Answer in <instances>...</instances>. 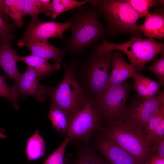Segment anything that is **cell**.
<instances>
[{
  "mask_svg": "<svg viewBox=\"0 0 164 164\" xmlns=\"http://www.w3.org/2000/svg\"><path fill=\"white\" fill-rule=\"evenodd\" d=\"M77 8L68 21L71 35L62 50L63 56L68 54L72 59L99 40H105L107 35L95 6L88 2Z\"/></svg>",
  "mask_w": 164,
  "mask_h": 164,
  "instance_id": "1",
  "label": "cell"
},
{
  "mask_svg": "<svg viewBox=\"0 0 164 164\" xmlns=\"http://www.w3.org/2000/svg\"><path fill=\"white\" fill-rule=\"evenodd\" d=\"M114 55L112 51H99L95 46L89 50L80 60H75L77 77L90 96H93L104 91Z\"/></svg>",
  "mask_w": 164,
  "mask_h": 164,
  "instance_id": "2",
  "label": "cell"
},
{
  "mask_svg": "<svg viewBox=\"0 0 164 164\" xmlns=\"http://www.w3.org/2000/svg\"><path fill=\"white\" fill-rule=\"evenodd\" d=\"M95 6L106 22L107 35L115 37L123 34L141 37L137 21L140 15L125 0H87Z\"/></svg>",
  "mask_w": 164,
  "mask_h": 164,
  "instance_id": "3",
  "label": "cell"
},
{
  "mask_svg": "<svg viewBox=\"0 0 164 164\" xmlns=\"http://www.w3.org/2000/svg\"><path fill=\"white\" fill-rule=\"evenodd\" d=\"M64 77L56 86L48 87L50 105L58 107L72 115L82 108L91 96L85 91L75 73V60L63 64Z\"/></svg>",
  "mask_w": 164,
  "mask_h": 164,
  "instance_id": "4",
  "label": "cell"
},
{
  "mask_svg": "<svg viewBox=\"0 0 164 164\" xmlns=\"http://www.w3.org/2000/svg\"><path fill=\"white\" fill-rule=\"evenodd\" d=\"M103 137L143 162L152 154L143 130L131 121L119 120L113 122L106 129Z\"/></svg>",
  "mask_w": 164,
  "mask_h": 164,
  "instance_id": "5",
  "label": "cell"
},
{
  "mask_svg": "<svg viewBox=\"0 0 164 164\" xmlns=\"http://www.w3.org/2000/svg\"><path fill=\"white\" fill-rule=\"evenodd\" d=\"M100 52H110L119 50L125 53L134 68L142 70L148 62L153 60L159 54L164 53V43L156 41L151 37L143 39L131 36L128 41L121 43H111L106 40L96 46Z\"/></svg>",
  "mask_w": 164,
  "mask_h": 164,
  "instance_id": "6",
  "label": "cell"
},
{
  "mask_svg": "<svg viewBox=\"0 0 164 164\" xmlns=\"http://www.w3.org/2000/svg\"><path fill=\"white\" fill-rule=\"evenodd\" d=\"M133 88V85L125 82L111 86L92 96L101 119L112 122L120 120L126 107L129 92Z\"/></svg>",
  "mask_w": 164,
  "mask_h": 164,
  "instance_id": "7",
  "label": "cell"
},
{
  "mask_svg": "<svg viewBox=\"0 0 164 164\" xmlns=\"http://www.w3.org/2000/svg\"><path fill=\"white\" fill-rule=\"evenodd\" d=\"M101 119L91 96L82 108L71 115L67 136L71 140L87 141L98 128Z\"/></svg>",
  "mask_w": 164,
  "mask_h": 164,
  "instance_id": "8",
  "label": "cell"
},
{
  "mask_svg": "<svg viewBox=\"0 0 164 164\" xmlns=\"http://www.w3.org/2000/svg\"><path fill=\"white\" fill-rule=\"evenodd\" d=\"M164 105V91L152 98L145 99L135 95L132 99L121 116V120H129L143 130L159 108Z\"/></svg>",
  "mask_w": 164,
  "mask_h": 164,
  "instance_id": "9",
  "label": "cell"
},
{
  "mask_svg": "<svg viewBox=\"0 0 164 164\" xmlns=\"http://www.w3.org/2000/svg\"><path fill=\"white\" fill-rule=\"evenodd\" d=\"M69 29L68 22L60 23L54 21L30 22L21 39L17 42L19 47L24 46L27 43L39 39L47 40L50 38H57L65 40L63 34Z\"/></svg>",
  "mask_w": 164,
  "mask_h": 164,
  "instance_id": "10",
  "label": "cell"
},
{
  "mask_svg": "<svg viewBox=\"0 0 164 164\" xmlns=\"http://www.w3.org/2000/svg\"><path fill=\"white\" fill-rule=\"evenodd\" d=\"M39 80L33 68L27 66L19 81L11 85L18 99L31 96L37 101L43 102L48 98V87L41 85Z\"/></svg>",
  "mask_w": 164,
  "mask_h": 164,
  "instance_id": "11",
  "label": "cell"
},
{
  "mask_svg": "<svg viewBox=\"0 0 164 164\" xmlns=\"http://www.w3.org/2000/svg\"><path fill=\"white\" fill-rule=\"evenodd\" d=\"M97 146L111 164H142L143 162L114 142L103 136L98 141Z\"/></svg>",
  "mask_w": 164,
  "mask_h": 164,
  "instance_id": "12",
  "label": "cell"
},
{
  "mask_svg": "<svg viewBox=\"0 0 164 164\" xmlns=\"http://www.w3.org/2000/svg\"><path fill=\"white\" fill-rule=\"evenodd\" d=\"M14 35L12 34L8 37L0 39V67L11 79L15 83L19 80L21 74L18 69L17 63V52L12 46Z\"/></svg>",
  "mask_w": 164,
  "mask_h": 164,
  "instance_id": "13",
  "label": "cell"
},
{
  "mask_svg": "<svg viewBox=\"0 0 164 164\" xmlns=\"http://www.w3.org/2000/svg\"><path fill=\"white\" fill-rule=\"evenodd\" d=\"M145 16L144 23L138 25V30L145 36L162 40L164 38V8L149 11Z\"/></svg>",
  "mask_w": 164,
  "mask_h": 164,
  "instance_id": "14",
  "label": "cell"
},
{
  "mask_svg": "<svg viewBox=\"0 0 164 164\" xmlns=\"http://www.w3.org/2000/svg\"><path fill=\"white\" fill-rule=\"evenodd\" d=\"M111 68L104 91L111 86L125 82L132 77L135 71L137 70L124 59L121 54L116 52L114 53Z\"/></svg>",
  "mask_w": 164,
  "mask_h": 164,
  "instance_id": "15",
  "label": "cell"
},
{
  "mask_svg": "<svg viewBox=\"0 0 164 164\" xmlns=\"http://www.w3.org/2000/svg\"><path fill=\"white\" fill-rule=\"evenodd\" d=\"M132 77L134 80L133 88L140 97L148 99L153 97L160 92V85L158 82L142 75L138 70L134 73Z\"/></svg>",
  "mask_w": 164,
  "mask_h": 164,
  "instance_id": "16",
  "label": "cell"
},
{
  "mask_svg": "<svg viewBox=\"0 0 164 164\" xmlns=\"http://www.w3.org/2000/svg\"><path fill=\"white\" fill-rule=\"evenodd\" d=\"M24 46L28 47L31 55L37 56L49 60L53 59L55 62H62V50L51 44L47 40L39 39L27 43Z\"/></svg>",
  "mask_w": 164,
  "mask_h": 164,
  "instance_id": "17",
  "label": "cell"
},
{
  "mask_svg": "<svg viewBox=\"0 0 164 164\" xmlns=\"http://www.w3.org/2000/svg\"><path fill=\"white\" fill-rule=\"evenodd\" d=\"M17 60L18 61H22L28 66L33 68L39 80L46 77H49L60 67V63L55 62L53 64H51L48 60L36 55H31L26 56H18Z\"/></svg>",
  "mask_w": 164,
  "mask_h": 164,
  "instance_id": "18",
  "label": "cell"
},
{
  "mask_svg": "<svg viewBox=\"0 0 164 164\" xmlns=\"http://www.w3.org/2000/svg\"><path fill=\"white\" fill-rule=\"evenodd\" d=\"M45 149V140L36 130L26 144L25 151L27 162L44 157Z\"/></svg>",
  "mask_w": 164,
  "mask_h": 164,
  "instance_id": "19",
  "label": "cell"
},
{
  "mask_svg": "<svg viewBox=\"0 0 164 164\" xmlns=\"http://www.w3.org/2000/svg\"><path fill=\"white\" fill-rule=\"evenodd\" d=\"M50 0H24V12L25 15H29L31 17L30 22L36 23L40 21L38 15L44 12L50 16Z\"/></svg>",
  "mask_w": 164,
  "mask_h": 164,
  "instance_id": "20",
  "label": "cell"
},
{
  "mask_svg": "<svg viewBox=\"0 0 164 164\" xmlns=\"http://www.w3.org/2000/svg\"><path fill=\"white\" fill-rule=\"evenodd\" d=\"M3 7L5 13L14 21L15 27L21 28L24 25V0H4Z\"/></svg>",
  "mask_w": 164,
  "mask_h": 164,
  "instance_id": "21",
  "label": "cell"
},
{
  "mask_svg": "<svg viewBox=\"0 0 164 164\" xmlns=\"http://www.w3.org/2000/svg\"><path fill=\"white\" fill-rule=\"evenodd\" d=\"M71 115L56 106L50 105L48 117L53 128L60 134L67 133Z\"/></svg>",
  "mask_w": 164,
  "mask_h": 164,
  "instance_id": "22",
  "label": "cell"
},
{
  "mask_svg": "<svg viewBox=\"0 0 164 164\" xmlns=\"http://www.w3.org/2000/svg\"><path fill=\"white\" fill-rule=\"evenodd\" d=\"M141 17L145 16L149 9L158 5H163V0H125Z\"/></svg>",
  "mask_w": 164,
  "mask_h": 164,
  "instance_id": "23",
  "label": "cell"
},
{
  "mask_svg": "<svg viewBox=\"0 0 164 164\" xmlns=\"http://www.w3.org/2000/svg\"><path fill=\"white\" fill-rule=\"evenodd\" d=\"M73 164H111L92 151L87 150L80 152Z\"/></svg>",
  "mask_w": 164,
  "mask_h": 164,
  "instance_id": "24",
  "label": "cell"
},
{
  "mask_svg": "<svg viewBox=\"0 0 164 164\" xmlns=\"http://www.w3.org/2000/svg\"><path fill=\"white\" fill-rule=\"evenodd\" d=\"M71 140V138L67 135L61 145L49 156L43 164H64L65 149Z\"/></svg>",
  "mask_w": 164,
  "mask_h": 164,
  "instance_id": "25",
  "label": "cell"
},
{
  "mask_svg": "<svg viewBox=\"0 0 164 164\" xmlns=\"http://www.w3.org/2000/svg\"><path fill=\"white\" fill-rule=\"evenodd\" d=\"M6 77L0 74V96L5 98L12 103L13 107L16 110L19 109L17 103L18 98L12 86H9L5 81Z\"/></svg>",
  "mask_w": 164,
  "mask_h": 164,
  "instance_id": "26",
  "label": "cell"
},
{
  "mask_svg": "<svg viewBox=\"0 0 164 164\" xmlns=\"http://www.w3.org/2000/svg\"><path fill=\"white\" fill-rule=\"evenodd\" d=\"M161 55V58L155 60L150 66L144 67L142 70H149L155 74L158 78V82L162 87L164 84V53Z\"/></svg>",
  "mask_w": 164,
  "mask_h": 164,
  "instance_id": "27",
  "label": "cell"
},
{
  "mask_svg": "<svg viewBox=\"0 0 164 164\" xmlns=\"http://www.w3.org/2000/svg\"><path fill=\"white\" fill-rule=\"evenodd\" d=\"M164 119V105L161 106L156 113L149 121L146 130V136L151 135L159 125L161 121Z\"/></svg>",
  "mask_w": 164,
  "mask_h": 164,
  "instance_id": "28",
  "label": "cell"
},
{
  "mask_svg": "<svg viewBox=\"0 0 164 164\" xmlns=\"http://www.w3.org/2000/svg\"><path fill=\"white\" fill-rule=\"evenodd\" d=\"M16 28L14 24L8 23L4 19L0 8V39L7 38L12 34Z\"/></svg>",
  "mask_w": 164,
  "mask_h": 164,
  "instance_id": "29",
  "label": "cell"
},
{
  "mask_svg": "<svg viewBox=\"0 0 164 164\" xmlns=\"http://www.w3.org/2000/svg\"><path fill=\"white\" fill-rule=\"evenodd\" d=\"M146 138L149 144L164 138V119L161 121L152 133Z\"/></svg>",
  "mask_w": 164,
  "mask_h": 164,
  "instance_id": "30",
  "label": "cell"
},
{
  "mask_svg": "<svg viewBox=\"0 0 164 164\" xmlns=\"http://www.w3.org/2000/svg\"><path fill=\"white\" fill-rule=\"evenodd\" d=\"M67 11L62 0H53L51 3L50 17L55 19L59 15Z\"/></svg>",
  "mask_w": 164,
  "mask_h": 164,
  "instance_id": "31",
  "label": "cell"
},
{
  "mask_svg": "<svg viewBox=\"0 0 164 164\" xmlns=\"http://www.w3.org/2000/svg\"><path fill=\"white\" fill-rule=\"evenodd\" d=\"M152 154L164 158V138L149 144Z\"/></svg>",
  "mask_w": 164,
  "mask_h": 164,
  "instance_id": "32",
  "label": "cell"
},
{
  "mask_svg": "<svg viewBox=\"0 0 164 164\" xmlns=\"http://www.w3.org/2000/svg\"><path fill=\"white\" fill-rule=\"evenodd\" d=\"M145 162L151 164H164V158L152 154Z\"/></svg>",
  "mask_w": 164,
  "mask_h": 164,
  "instance_id": "33",
  "label": "cell"
},
{
  "mask_svg": "<svg viewBox=\"0 0 164 164\" xmlns=\"http://www.w3.org/2000/svg\"><path fill=\"white\" fill-rule=\"evenodd\" d=\"M142 164H151L149 163H148L147 162H143Z\"/></svg>",
  "mask_w": 164,
  "mask_h": 164,
  "instance_id": "34",
  "label": "cell"
},
{
  "mask_svg": "<svg viewBox=\"0 0 164 164\" xmlns=\"http://www.w3.org/2000/svg\"><path fill=\"white\" fill-rule=\"evenodd\" d=\"M4 131V129L3 128H0V133L1 132V131Z\"/></svg>",
  "mask_w": 164,
  "mask_h": 164,
  "instance_id": "35",
  "label": "cell"
},
{
  "mask_svg": "<svg viewBox=\"0 0 164 164\" xmlns=\"http://www.w3.org/2000/svg\"><path fill=\"white\" fill-rule=\"evenodd\" d=\"M27 164H28V163H27Z\"/></svg>",
  "mask_w": 164,
  "mask_h": 164,
  "instance_id": "36",
  "label": "cell"
}]
</instances>
